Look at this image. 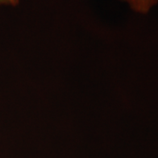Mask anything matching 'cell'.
I'll use <instances>...</instances> for the list:
<instances>
[{"instance_id":"obj_2","label":"cell","mask_w":158,"mask_h":158,"mask_svg":"<svg viewBox=\"0 0 158 158\" xmlns=\"http://www.w3.org/2000/svg\"><path fill=\"white\" fill-rule=\"evenodd\" d=\"M19 4V0H0V6L6 5V6H17Z\"/></svg>"},{"instance_id":"obj_1","label":"cell","mask_w":158,"mask_h":158,"mask_svg":"<svg viewBox=\"0 0 158 158\" xmlns=\"http://www.w3.org/2000/svg\"><path fill=\"white\" fill-rule=\"evenodd\" d=\"M128 4L133 11L141 14H147L154 6L158 4V0H122Z\"/></svg>"},{"instance_id":"obj_3","label":"cell","mask_w":158,"mask_h":158,"mask_svg":"<svg viewBox=\"0 0 158 158\" xmlns=\"http://www.w3.org/2000/svg\"><path fill=\"white\" fill-rule=\"evenodd\" d=\"M121 1H122V0H121Z\"/></svg>"}]
</instances>
